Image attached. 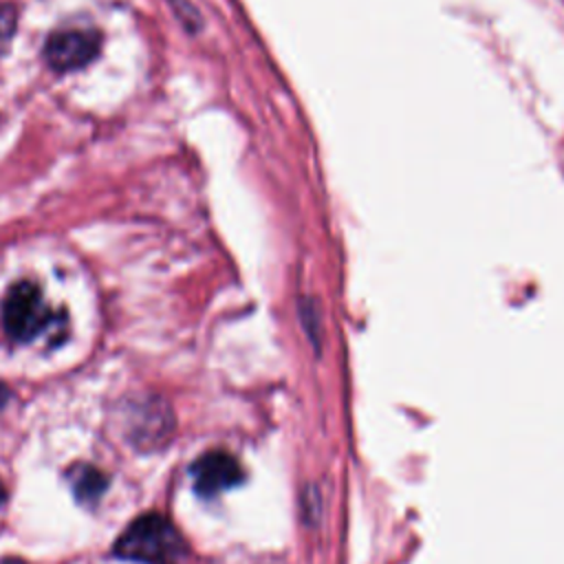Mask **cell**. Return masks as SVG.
<instances>
[{
  "instance_id": "1",
  "label": "cell",
  "mask_w": 564,
  "mask_h": 564,
  "mask_svg": "<svg viewBox=\"0 0 564 564\" xmlns=\"http://www.w3.org/2000/svg\"><path fill=\"white\" fill-rule=\"evenodd\" d=\"M115 555L141 564H181L185 540L165 516L145 513L119 535Z\"/></svg>"
},
{
  "instance_id": "2",
  "label": "cell",
  "mask_w": 564,
  "mask_h": 564,
  "mask_svg": "<svg viewBox=\"0 0 564 564\" xmlns=\"http://www.w3.org/2000/svg\"><path fill=\"white\" fill-rule=\"evenodd\" d=\"M51 324L53 313L33 282H18L9 289L2 302V326L11 339L20 344L33 341Z\"/></svg>"
},
{
  "instance_id": "3",
  "label": "cell",
  "mask_w": 564,
  "mask_h": 564,
  "mask_svg": "<svg viewBox=\"0 0 564 564\" xmlns=\"http://www.w3.org/2000/svg\"><path fill=\"white\" fill-rule=\"evenodd\" d=\"M99 33L88 29H64L46 40L44 57L55 70H75L86 66L99 53Z\"/></svg>"
},
{
  "instance_id": "4",
  "label": "cell",
  "mask_w": 564,
  "mask_h": 564,
  "mask_svg": "<svg viewBox=\"0 0 564 564\" xmlns=\"http://www.w3.org/2000/svg\"><path fill=\"white\" fill-rule=\"evenodd\" d=\"M189 471L194 491L203 498H214L242 480L240 463L231 454L220 449L205 452L203 456H198Z\"/></svg>"
},
{
  "instance_id": "5",
  "label": "cell",
  "mask_w": 564,
  "mask_h": 564,
  "mask_svg": "<svg viewBox=\"0 0 564 564\" xmlns=\"http://www.w3.org/2000/svg\"><path fill=\"white\" fill-rule=\"evenodd\" d=\"M68 480L73 485L75 498L79 502L93 505L95 500H99V496L106 491L108 487V478L104 471H99L93 465H77L68 471Z\"/></svg>"
},
{
  "instance_id": "6",
  "label": "cell",
  "mask_w": 564,
  "mask_h": 564,
  "mask_svg": "<svg viewBox=\"0 0 564 564\" xmlns=\"http://www.w3.org/2000/svg\"><path fill=\"white\" fill-rule=\"evenodd\" d=\"M15 9L11 4H0V42L11 37V33L15 31Z\"/></svg>"
},
{
  "instance_id": "7",
  "label": "cell",
  "mask_w": 564,
  "mask_h": 564,
  "mask_svg": "<svg viewBox=\"0 0 564 564\" xmlns=\"http://www.w3.org/2000/svg\"><path fill=\"white\" fill-rule=\"evenodd\" d=\"M0 564H24L22 560H15V557H7V560H2Z\"/></svg>"
},
{
  "instance_id": "8",
  "label": "cell",
  "mask_w": 564,
  "mask_h": 564,
  "mask_svg": "<svg viewBox=\"0 0 564 564\" xmlns=\"http://www.w3.org/2000/svg\"><path fill=\"white\" fill-rule=\"evenodd\" d=\"M4 498H7V491H4V485H2V480H0V505L4 502Z\"/></svg>"
}]
</instances>
